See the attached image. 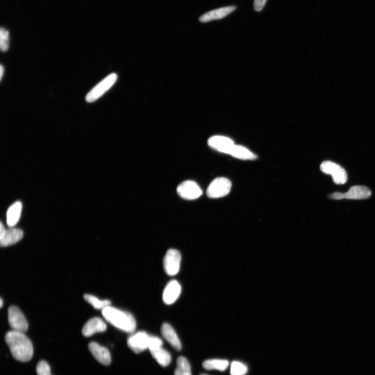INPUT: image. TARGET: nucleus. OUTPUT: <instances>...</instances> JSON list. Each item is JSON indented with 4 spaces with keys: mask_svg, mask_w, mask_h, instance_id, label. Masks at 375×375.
I'll return each instance as SVG.
<instances>
[{
    "mask_svg": "<svg viewBox=\"0 0 375 375\" xmlns=\"http://www.w3.org/2000/svg\"><path fill=\"white\" fill-rule=\"evenodd\" d=\"M1 49L4 52H7L9 48V33L4 29H1Z\"/></svg>",
    "mask_w": 375,
    "mask_h": 375,
    "instance_id": "a878e982",
    "label": "nucleus"
},
{
    "mask_svg": "<svg viewBox=\"0 0 375 375\" xmlns=\"http://www.w3.org/2000/svg\"><path fill=\"white\" fill-rule=\"evenodd\" d=\"M179 196L186 200H195L202 194V191L199 186L191 180H187L180 184L177 188Z\"/></svg>",
    "mask_w": 375,
    "mask_h": 375,
    "instance_id": "1a4fd4ad",
    "label": "nucleus"
},
{
    "mask_svg": "<svg viewBox=\"0 0 375 375\" xmlns=\"http://www.w3.org/2000/svg\"><path fill=\"white\" fill-rule=\"evenodd\" d=\"M163 345V341L159 337L150 336L149 340V349L155 350L161 348Z\"/></svg>",
    "mask_w": 375,
    "mask_h": 375,
    "instance_id": "bb28decb",
    "label": "nucleus"
},
{
    "mask_svg": "<svg viewBox=\"0 0 375 375\" xmlns=\"http://www.w3.org/2000/svg\"><path fill=\"white\" fill-rule=\"evenodd\" d=\"M106 320L116 328L128 333H133L136 328L134 317L130 313L108 306L102 310Z\"/></svg>",
    "mask_w": 375,
    "mask_h": 375,
    "instance_id": "f03ea898",
    "label": "nucleus"
},
{
    "mask_svg": "<svg viewBox=\"0 0 375 375\" xmlns=\"http://www.w3.org/2000/svg\"><path fill=\"white\" fill-rule=\"evenodd\" d=\"M84 299L95 309H102V310L106 307L110 306L111 304V302L109 300H101L98 298L90 295H85Z\"/></svg>",
    "mask_w": 375,
    "mask_h": 375,
    "instance_id": "5701e85b",
    "label": "nucleus"
},
{
    "mask_svg": "<svg viewBox=\"0 0 375 375\" xmlns=\"http://www.w3.org/2000/svg\"><path fill=\"white\" fill-rule=\"evenodd\" d=\"M24 233L22 230L18 228L6 229L3 224L0 225V244L6 247L15 244L20 241L23 237Z\"/></svg>",
    "mask_w": 375,
    "mask_h": 375,
    "instance_id": "9d476101",
    "label": "nucleus"
},
{
    "mask_svg": "<svg viewBox=\"0 0 375 375\" xmlns=\"http://www.w3.org/2000/svg\"><path fill=\"white\" fill-rule=\"evenodd\" d=\"M321 170L326 174L330 175L336 184L343 185L346 183L348 175L345 170L339 164L329 161L323 162L320 166Z\"/></svg>",
    "mask_w": 375,
    "mask_h": 375,
    "instance_id": "423d86ee",
    "label": "nucleus"
},
{
    "mask_svg": "<svg viewBox=\"0 0 375 375\" xmlns=\"http://www.w3.org/2000/svg\"><path fill=\"white\" fill-rule=\"evenodd\" d=\"M38 375H52L49 365L46 361L41 360L38 364L36 367Z\"/></svg>",
    "mask_w": 375,
    "mask_h": 375,
    "instance_id": "393cba45",
    "label": "nucleus"
},
{
    "mask_svg": "<svg viewBox=\"0 0 375 375\" xmlns=\"http://www.w3.org/2000/svg\"><path fill=\"white\" fill-rule=\"evenodd\" d=\"M371 195V192L368 187L363 186H355L351 187L349 191L345 193L333 192L329 194V198L336 200L343 199L363 200L370 198Z\"/></svg>",
    "mask_w": 375,
    "mask_h": 375,
    "instance_id": "7ed1b4c3",
    "label": "nucleus"
},
{
    "mask_svg": "<svg viewBox=\"0 0 375 375\" xmlns=\"http://www.w3.org/2000/svg\"><path fill=\"white\" fill-rule=\"evenodd\" d=\"M229 155L243 160H255L257 158V156L247 148L235 145L230 151Z\"/></svg>",
    "mask_w": 375,
    "mask_h": 375,
    "instance_id": "6ab92c4d",
    "label": "nucleus"
},
{
    "mask_svg": "<svg viewBox=\"0 0 375 375\" xmlns=\"http://www.w3.org/2000/svg\"><path fill=\"white\" fill-rule=\"evenodd\" d=\"M267 0H255L254 8L256 12H261L265 7Z\"/></svg>",
    "mask_w": 375,
    "mask_h": 375,
    "instance_id": "cd10ccee",
    "label": "nucleus"
},
{
    "mask_svg": "<svg viewBox=\"0 0 375 375\" xmlns=\"http://www.w3.org/2000/svg\"><path fill=\"white\" fill-rule=\"evenodd\" d=\"M89 349L92 355L100 363L106 366L110 364V354L105 347L92 342L89 344Z\"/></svg>",
    "mask_w": 375,
    "mask_h": 375,
    "instance_id": "4468645a",
    "label": "nucleus"
},
{
    "mask_svg": "<svg viewBox=\"0 0 375 375\" xmlns=\"http://www.w3.org/2000/svg\"><path fill=\"white\" fill-rule=\"evenodd\" d=\"M150 336L144 331L135 333L128 339L129 348L136 353H140L149 349Z\"/></svg>",
    "mask_w": 375,
    "mask_h": 375,
    "instance_id": "9b49d317",
    "label": "nucleus"
},
{
    "mask_svg": "<svg viewBox=\"0 0 375 375\" xmlns=\"http://www.w3.org/2000/svg\"><path fill=\"white\" fill-rule=\"evenodd\" d=\"M4 72H5V68L4 66L2 65L1 67H0V77H1V80L3 79Z\"/></svg>",
    "mask_w": 375,
    "mask_h": 375,
    "instance_id": "c85d7f7f",
    "label": "nucleus"
},
{
    "mask_svg": "<svg viewBox=\"0 0 375 375\" xmlns=\"http://www.w3.org/2000/svg\"><path fill=\"white\" fill-rule=\"evenodd\" d=\"M0 302H1V303H0V306H1V308H2L4 305V301L3 299H1V300H0Z\"/></svg>",
    "mask_w": 375,
    "mask_h": 375,
    "instance_id": "c756f323",
    "label": "nucleus"
},
{
    "mask_svg": "<svg viewBox=\"0 0 375 375\" xmlns=\"http://www.w3.org/2000/svg\"><path fill=\"white\" fill-rule=\"evenodd\" d=\"M229 365L228 360L226 359H213L204 361L203 367L206 370H218L223 371L227 369Z\"/></svg>",
    "mask_w": 375,
    "mask_h": 375,
    "instance_id": "412c9836",
    "label": "nucleus"
},
{
    "mask_svg": "<svg viewBox=\"0 0 375 375\" xmlns=\"http://www.w3.org/2000/svg\"><path fill=\"white\" fill-rule=\"evenodd\" d=\"M201 375H207V374H201Z\"/></svg>",
    "mask_w": 375,
    "mask_h": 375,
    "instance_id": "7c9ffc66",
    "label": "nucleus"
},
{
    "mask_svg": "<svg viewBox=\"0 0 375 375\" xmlns=\"http://www.w3.org/2000/svg\"><path fill=\"white\" fill-rule=\"evenodd\" d=\"M163 337L177 351L182 349V344L172 326L168 323L164 324L161 328Z\"/></svg>",
    "mask_w": 375,
    "mask_h": 375,
    "instance_id": "f3484780",
    "label": "nucleus"
},
{
    "mask_svg": "<svg viewBox=\"0 0 375 375\" xmlns=\"http://www.w3.org/2000/svg\"><path fill=\"white\" fill-rule=\"evenodd\" d=\"M182 256L175 249H170L166 253L163 260L165 272L169 276L177 275L180 270Z\"/></svg>",
    "mask_w": 375,
    "mask_h": 375,
    "instance_id": "6e6552de",
    "label": "nucleus"
},
{
    "mask_svg": "<svg viewBox=\"0 0 375 375\" xmlns=\"http://www.w3.org/2000/svg\"><path fill=\"white\" fill-rule=\"evenodd\" d=\"M153 357L157 361V362L162 366H168L171 362V356L170 354L163 349L162 347L157 349L150 350Z\"/></svg>",
    "mask_w": 375,
    "mask_h": 375,
    "instance_id": "aec40b11",
    "label": "nucleus"
},
{
    "mask_svg": "<svg viewBox=\"0 0 375 375\" xmlns=\"http://www.w3.org/2000/svg\"><path fill=\"white\" fill-rule=\"evenodd\" d=\"M117 80L116 74L112 73L107 76L89 92L86 96V101L92 103L99 99L115 84Z\"/></svg>",
    "mask_w": 375,
    "mask_h": 375,
    "instance_id": "20e7f679",
    "label": "nucleus"
},
{
    "mask_svg": "<svg viewBox=\"0 0 375 375\" xmlns=\"http://www.w3.org/2000/svg\"><path fill=\"white\" fill-rule=\"evenodd\" d=\"M182 287L175 280H173L166 285L163 294V301L167 305L174 303L181 294Z\"/></svg>",
    "mask_w": 375,
    "mask_h": 375,
    "instance_id": "f8f14e48",
    "label": "nucleus"
},
{
    "mask_svg": "<svg viewBox=\"0 0 375 375\" xmlns=\"http://www.w3.org/2000/svg\"><path fill=\"white\" fill-rule=\"evenodd\" d=\"M247 371V366L239 361H233L231 364V375H245Z\"/></svg>",
    "mask_w": 375,
    "mask_h": 375,
    "instance_id": "b1692460",
    "label": "nucleus"
},
{
    "mask_svg": "<svg viewBox=\"0 0 375 375\" xmlns=\"http://www.w3.org/2000/svg\"><path fill=\"white\" fill-rule=\"evenodd\" d=\"M208 144L212 148L228 155L234 145L233 142L230 138L221 136H215L210 138L208 141Z\"/></svg>",
    "mask_w": 375,
    "mask_h": 375,
    "instance_id": "ddd939ff",
    "label": "nucleus"
},
{
    "mask_svg": "<svg viewBox=\"0 0 375 375\" xmlns=\"http://www.w3.org/2000/svg\"><path fill=\"white\" fill-rule=\"evenodd\" d=\"M5 340L14 358L22 362L32 359L34 354L33 344L24 333L10 331L7 332Z\"/></svg>",
    "mask_w": 375,
    "mask_h": 375,
    "instance_id": "f257e3e1",
    "label": "nucleus"
},
{
    "mask_svg": "<svg viewBox=\"0 0 375 375\" xmlns=\"http://www.w3.org/2000/svg\"><path fill=\"white\" fill-rule=\"evenodd\" d=\"M175 375H192L191 366L185 357L180 356L178 358Z\"/></svg>",
    "mask_w": 375,
    "mask_h": 375,
    "instance_id": "4be33fe9",
    "label": "nucleus"
},
{
    "mask_svg": "<svg viewBox=\"0 0 375 375\" xmlns=\"http://www.w3.org/2000/svg\"><path fill=\"white\" fill-rule=\"evenodd\" d=\"M106 329V325L102 319L99 317L93 318L83 326L82 335L89 337L96 332H104Z\"/></svg>",
    "mask_w": 375,
    "mask_h": 375,
    "instance_id": "2eb2a0df",
    "label": "nucleus"
},
{
    "mask_svg": "<svg viewBox=\"0 0 375 375\" xmlns=\"http://www.w3.org/2000/svg\"><path fill=\"white\" fill-rule=\"evenodd\" d=\"M8 321L13 331L24 333L29 328V324L24 315L17 307L12 306L9 309Z\"/></svg>",
    "mask_w": 375,
    "mask_h": 375,
    "instance_id": "0eeeda50",
    "label": "nucleus"
},
{
    "mask_svg": "<svg viewBox=\"0 0 375 375\" xmlns=\"http://www.w3.org/2000/svg\"><path fill=\"white\" fill-rule=\"evenodd\" d=\"M22 210V204L17 202L9 208L7 214V221L9 226L13 227L18 223L20 218Z\"/></svg>",
    "mask_w": 375,
    "mask_h": 375,
    "instance_id": "a211bd4d",
    "label": "nucleus"
},
{
    "mask_svg": "<svg viewBox=\"0 0 375 375\" xmlns=\"http://www.w3.org/2000/svg\"><path fill=\"white\" fill-rule=\"evenodd\" d=\"M231 186V182L226 178H216L208 186L206 191L207 196L212 199L225 197L230 193Z\"/></svg>",
    "mask_w": 375,
    "mask_h": 375,
    "instance_id": "39448f33",
    "label": "nucleus"
},
{
    "mask_svg": "<svg viewBox=\"0 0 375 375\" xmlns=\"http://www.w3.org/2000/svg\"><path fill=\"white\" fill-rule=\"evenodd\" d=\"M236 9L235 6H228L208 12L202 16L199 21L202 23H207L214 20L223 19L230 15Z\"/></svg>",
    "mask_w": 375,
    "mask_h": 375,
    "instance_id": "dca6fc26",
    "label": "nucleus"
}]
</instances>
